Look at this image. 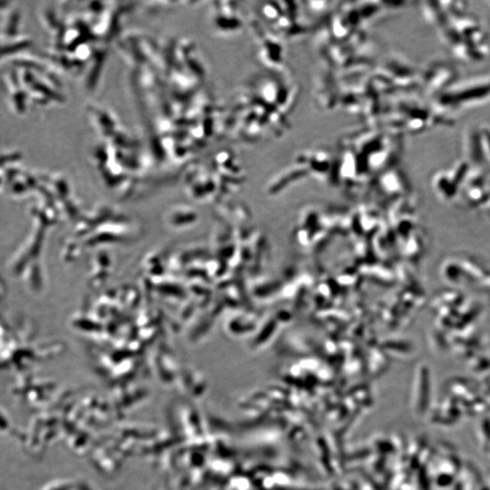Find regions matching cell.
I'll use <instances>...</instances> for the list:
<instances>
[{"label": "cell", "mask_w": 490, "mask_h": 490, "mask_svg": "<svg viewBox=\"0 0 490 490\" xmlns=\"http://www.w3.org/2000/svg\"><path fill=\"white\" fill-rule=\"evenodd\" d=\"M452 50L457 59L464 62L478 64L490 59V40L480 44L460 42L452 48Z\"/></svg>", "instance_id": "4"}, {"label": "cell", "mask_w": 490, "mask_h": 490, "mask_svg": "<svg viewBox=\"0 0 490 490\" xmlns=\"http://www.w3.org/2000/svg\"><path fill=\"white\" fill-rule=\"evenodd\" d=\"M424 15L428 21L432 23L437 28H442L451 22V19L443 8L441 2H427L424 3Z\"/></svg>", "instance_id": "5"}, {"label": "cell", "mask_w": 490, "mask_h": 490, "mask_svg": "<svg viewBox=\"0 0 490 490\" xmlns=\"http://www.w3.org/2000/svg\"><path fill=\"white\" fill-rule=\"evenodd\" d=\"M458 71L451 63L445 60H433L429 63L422 74V82L426 91L432 97H437L458 82Z\"/></svg>", "instance_id": "2"}, {"label": "cell", "mask_w": 490, "mask_h": 490, "mask_svg": "<svg viewBox=\"0 0 490 490\" xmlns=\"http://www.w3.org/2000/svg\"><path fill=\"white\" fill-rule=\"evenodd\" d=\"M464 158L472 168L484 169L488 167L484 154L482 138L480 126H468L463 135Z\"/></svg>", "instance_id": "3"}, {"label": "cell", "mask_w": 490, "mask_h": 490, "mask_svg": "<svg viewBox=\"0 0 490 490\" xmlns=\"http://www.w3.org/2000/svg\"><path fill=\"white\" fill-rule=\"evenodd\" d=\"M481 138H482L484 154L487 163L490 166V126L488 125L480 126Z\"/></svg>", "instance_id": "6"}, {"label": "cell", "mask_w": 490, "mask_h": 490, "mask_svg": "<svg viewBox=\"0 0 490 490\" xmlns=\"http://www.w3.org/2000/svg\"><path fill=\"white\" fill-rule=\"evenodd\" d=\"M490 101V75L458 81L433 97L432 106L440 113L451 117L458 112L484 105Z\"/></svg>", "instance_id": "1"}]
</instances>
